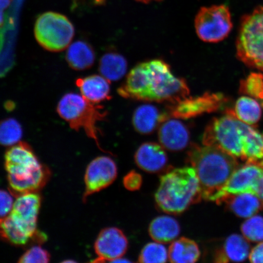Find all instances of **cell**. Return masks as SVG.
Here are the masks:
<instances>
[{
    "mask_svg": "<svg viewBox=\"0 0 263 263\" xmlns=\"http://www.w3.org/2000/svg\"><path fill=\"white\" fill-rule=\"evenodd\" d=\"M241 232L243 236L249 241H263V218L253 216L242 223Z\"/></svg>",
    "mask_w": 263,
    "mask_h": 263,
    "instance_id": "f1b7e54d",
    "label": "cell"
},
{
    "mask_svg": "<svg viewBox=\"0 0 263 263\" xmlns=\"http://www.w3.org/2000/svg\"><path fill=\"white\" fill-rule=\"evenodd\" d=\"M225 203L236 216L249 218L263 210V202L254 194L242 193L228 195L221 200L219 204Z\"/></svg>",
    "mask_w": 263,
    "mask_h": 263,
    "instance_id": "d6986e66",
    "label": "cell"
},
{
    "mask_svg": "<svg viewBox=\"0 0 263 263\" xmlns=\"http://www.w3.org/2000/svg\"><path fill=\"white\" fill-rule=\"evenodd\" d=\"M118 93L131 100L173 104L190 97V91L186 81L175 77L168 64L154 59L132 69Z\"/></svg>",
    "mask_w": 263,
    "mask_h": 263,
    "instance_id": "6da1fadb",
    "label": "cell"
},
{
    "mask_svg": "<svg viewBox=\"0 0 263 263\" xmlns=\"http://www.w3.org/2000/svg\"><path fill=\"white\" fill-rule=\"evenodd\" d=\"M58 112L62 119L75 130L83 129L88 137L94 140L99 149H102L99 140L97 123L107 117L103 107L92 103L83 96L70 93L64 95L58 104Z\"/></svg>",
    "mask_w": 263,
    "mask_h": 263,
    "instance_id": "8992f818",
    "label": "cell"
},
{
    "mask_svg": "<svg viewBox=\"0 0 263 263\" xmlns=\"http://www.w3.org/2000/svg\"><path fill=\"white\" fill-rule=\"evenodd\" d=\"M117 174V164L110 157L100 156L92 160L85 171L83 202L92 195L110 186L116 179Z\"/></svg>",
    "mask_w": 263,
    "mask_h": 263,
    "instance_id": "4fadbf2b",
    "label": "cell"
},
{
    "mask_svg": "<svg viewBox=\"0 0 263 263\" xmlns=\"http://www.w3.org/2000/svg\"><path fill=\"white\" fill-rule=\"evenodd\" d=\"M262 108H263V106H262Z\"/></svg>",
    "mask_w": 263,
    "mask_h": 263,
    "instance_id": "d590c367",
    "label": "cell"
},
{
    "mask_svg": "<svg viewBox=\"0 0 263 263\" xmlns=\"http://www.w3.org/2000/svg\"><path fill=\"white\" fill-rule=\"evenodd\" d=\"M50 254L41 246H34L26 251L18 262L21 263H47L50 261Z\"/></svg>",
    "mask_w": 263,
    "mask_h": 263,
    "instance_id": "f546056e",
    "label": "cell"
},
{
    "mask_svg": "<svg viewBox=\"0 0 263 263\" xmlns=\"http://www.w3.org/2000/svg\"><path fill=\"white\" fill-rule=\"evenodd\" d=\"M202 199L201 188L193 167L171 170L160 177L155 200L163 212L177 215Z\"/></svg>",
    "mask_w": 263,
    "mask_h": 263,
    "instance_id": "5b68a950",
    "label": "cell"
},
{
    "mask_svg": "<svg viewBox=\"0 0 263 263\" xmlns=\"http://www.w3.org/2000/svg\"><path fill=\"white\" fill-rule=\"evenodd\" d=\"M195 26L197 36L203 42L218 43L224 40L233 27L228 6L213 5L200 8L195 17Z\"/></svg>",
    "mask_w": 263,
    "mask_h": 263,
    "instance_id": "9c48e42d",
    "label": "cell"
},
{
    "mask_svg": "<svg viewBox=\"0 0 263 263\" xmlns=\"http://www.w3.org/2000/svg\"><path fill=\"white\" fill-rule=\"evenodd\" d=\"M9 192L16 197L39 192L47 185L51 172L39 161L28 143L20 141L9 148L5 156Z\"/></svg>",
    "mask_w": 263,
    "mask_h": 263,
    "instance_id": "277c9868",
    "label": "cell"
},
{
    "mask_svg": "<svg viewBox=\"0 0 263 263\" xmlns=\"http://www.w3.org/2000/svg\"><path fill=\"white\" fill-rule=\"evenodd\" d=\"M168 112L162 111L157 107L151 104H143L135 110L133 116L134 129L141 134L153 133L170 118Z\"/></svg>",
    "mask_w": 263,
    "mask_h": 263,
    "instance_id": "e0dca14e",
    "label": "cell"
},
{
    "mask_svg": "<svg viewBox=\"0 0 263 263\" xmlns=\"http://www.w3.org/2000/svg\"><path fill=\"white\" fill-rule=\"evenodd\" d=\"M135 1L143 3H144V4H147V3H149L153 2L160 1V0H135Z\"/></svg>",
    "mask_w": 263,
    "mask_h": 263,
    "instance_id": "e575fe53",
    "label": "cell"
},
{
    "mask_svg": "<svg viewBox=\"0 0 263 263\" xmlns=\"http://www.w3.org/2000/svg\"><path fill=\"white\" fill-rule=\"evenodd\" d=\"M187 162L195 169L203 199L216 201L240 163L236 158L220 148L194 144L187 154Z\"/></svg>",
    "mask_w": 263,
    "mask_h": 263,
    "instance_id": "3957f363",
    "label": "cell"
},
{
    "mask_svg": "<svg viewBox=\"0 0 263 263\" xmlns=\"http://www.w3.org/2000/svg\"><path fill=\"white\" fill-rule=\"evenodd\" d=\"M127 62L122 55L109 52L101 58L99 70L103 77L108 81H117L126 73Z\"/></svg>",
    "mask_w": 263,
    "mask_h": 263,
    "instance_id": "d4e9b609",
    "label": "cell"
},
{
    "mask_svg": "<svg viewBox=\"0 0 263 263\" xmlns=\"http://www.w3.org/2000/svg\"><path fill=\"white\" fill-rule=\"evenodd\" d=\"M251 246L244 236L233 234L229 236L222 248L215 256V261L219 263L242 262L249 257Z\"/></svg>",
    "mask_w": 263,
    "mask_h": 263,
    "instance_id": "ac0fdd59",
    "label": "cell"
},
{
    "mask_svg": "<svg viewBox=\"0 0 263 263\" xmlns=\"http://www.w3.org/2000/svg\"><path fill=\"white\" fill-rule=\"evenodd\" d=\"M202 144L218 147L243 162L263 161V132L239 120L232 109L207 125Z\"/></svg>",
    "mask_w": 263,
    "mask_h": 263,
    "instance_id": "7a4b0ae2",
    "label": "cell"
},
{
    "mask_svg": "<svg viewBox=\"0 0 263 263\" xmlns=\"http://www.w3.org/2000/svg\"><path fill=\"white\" fill-rule=\"evenodd\" d=\"M239 93L256 99L263 106V74L252 73L240 82Z\"/></svg>",
    "mask_w": 263,
    "mask_h": 263,
    "instance_id": "4316f807",
    "label": "cell"
},
{
    "mask_svg": "<svg viewBox=\"0 0 263 263\" xmlns=\"http://www.w3.org/2000/svg\"><path fill=\"white\" fill-rule=\"evenodd\" d=\"M250 261L254 263H263V241L253 248L249 256Z\"/></svg>",
    "mask_w": 263,
    "mask_h": 263,
    "instance_id": "836d02e7",
    "label": "cell"
},
{
    "mask_svg": "<svg viewBox=\"0 0 263 263\" xmlns=\"http://www.w3.org/2000/svg\"><path fill=\"white\" fill-rule=\"evenodd\" d=\"M127 238L120 229L108 228L102 230L95 242L97 257L93 262H118L127 251Z\"/></svg>",
    "mask_w": 263,
    "mask_h": 263,
    "instance_id": "5bb4252c",
    "label": "cell"
},
{
    "mask_svg": "<svg viewBox=\"0 0 263 263\" xmlns=\"http://www.w3.org/2000/svg\"><path fill=\"white\" fill-rule=\"evenodd\" d=\"M110 81L99 75H91L77 81L82 96L94 104L110 100Z\"/></svg>",
    "mask_w": 263,
    "mask_h": 263,
    "instance_id": "ffe728a7",
    "label": "cell"
},
{
    "mask_svg": "<svg viewBox=\"0 0 263 263\" xmlns=\"http://www.w3.org/2000/svg\"><path fill=\"white\" fill-rule=\"evenodd\" d=\"M200 252L193 240L185 237L174 240L168 249L169 261L174 263H193L199 260Z\"/></svg>",
    "mask_w": 263,
    "mask_h": 263,
    "instance_id": "7402d4cb",
    "label": "cell"
},
{
    "mask_svg": "<svg viewBox=\"0 0 263 263\" xmlns=\"http://www.w3.org/2000/svg\"><path fill=\"white\" fill-rule=\"evenodd\" d=\"M262 106L256 99L243 95L236 101L233 115L242 122L255 126L259 123L262 115Z\"/></svg>",
    "mask_w": 263,
    "mask_h": 263,
    "instance_id": "cb8c5ba5",
    "label": "cell"
},
{
    "mask_svg": "<svg viewBox=\"0 0 263 263\" xmlns=\"http://www.w3.org/2000/svg\"><path fill=\"white\" fill-rule=\"evenodd\" d=\"M135 161L144 172L155 173L165 167L167 157L164 148L156 143H145L140 146L135 155Z\"/></svg>",
    "mask_w": 263,
    "mask_h": 263,
    "instance_id": "2e32d148",
    "label": "cell"
},
{
    "mask_svg": "<svg viewBox=\"0 0 263 263\" xmlns=\"http://www.w3.org/2000/svg\"><path fill=\"white\" fill-rule=\"evenodd\" d=\"M236 48L240 61L250 68L263 71V6L243 16Z\"/></svg>",
    "mask_w": 263,
    "mask_h": 263,
    "instance_id": "52a82bcc",
    "label": "cell"
},
{
    "mask_svg": "<svg viewBox=\"0 0 263 263\" xmlns=\"http://www.w3.org/2000/svg\"><path fill=\"white\" fill-rule=\"evenodd\" d=\"M34 34L42 47L49 51L64 50L74 35L73 24L65 16L48 12L39 16L35 22Z\"/></svg>",
    "mask_w": 263,
    "mask_h": 263,
    "instance_id": "ba28073f",
    "label": "cell"
},
{
    "mask_svg": "<svg viewBox=\"0 0 263 263\" xmlns=\"http://www.w3.org/2000/svg\"><path fill=\"white\" fill-rule=\"evenodd\" d=\"M23 130L21 124L14 118L0 121V144L12 146L21 141Z\"/></svg>",
    "mask_w": 263,
    "mask_h": 263,
    "instance_id": "484cf974",
    "label": "cell"
},
{
    "mask_svg": "<svg viewBox=\"0 0 263 263\" xmlns=\"http://www.w3.org/2000/svg\"><path fill=\"white\" fill-rule=\"evenodd\" d=\"M14 196L10 192L0 190V219L5 218L11 213L15 201Z\"/></svg>",
    "mask_w": 263,
    "mask_h": 263,
    "instance_id": "4dcf8cb0",
    "label": "cell"
},
{
    "mask_svg": "<svg viewBox=\"0 0 263 263\" xmlns=\"http://www.w3.org/2000/svg\"><path fill=\"white\" fill-rule=\"evenodd\" d=\"M242 193L254 194L263 202V161L240 164L217 197L215 202L228 195Z\"/></svg>",
    "mask_w": 263,
    "mask_h": 263,
    "instance_id": "30bf717a",
    "label": "cell"
},
{
    "mask_svg": "<svg viewBox=\"0 0 263 263\" xmlns=\"http://www.w3.org/2000/svg\"><path fill=\"white\" fill-rule=\"evenodd\" d=\"M221 93L206 92L200 96L189 97L168 107L170 116L176 119L188 120L205 114L218 111L228 101Z\"/></svg>",
    "mask_w": 263,
    "mask_h": 263,
    "instance_id": "8fae6325",
    "label": "cell"
},
{
    "mask_svg": "<svg viewBox=\"0 0 263 263\" xmlns=\"http://www.w3.org/2000/svg\"><path fill=\"white\" fill-rule=\"evenodd\" d=\"M11 3V0H0V30L8 20V10Z\"/></svg>",
    "mask_w": 263,
    "mask_h": 263,
    "instance_id": "d6a6232c",
    "label": "cell"
},
{
    "mask_svg": "<svg viewBox=\"0 0 263 263\" xmlns=\"http://www.w3.org/2000/svg\"><path fill=\"white\" fill-rule=\"evenodd\" d=\"M41 204L42 198L38 192L22 194L16 197L8 218L22 231L35 235L38 233L37 220Z\"/></svg>",
    "mask_w": 263,
    "mask_h": 263,
    "instance_id": "7c38bea8",
    "label": "cell"
},
{
    "mask_svg": "<svg viewBox=\"0 0 263 263\" xmlns=\"http://www.w3.org/2000/svg\"><path fill=\"white\" fill-rule=\"evenodd\" d=\"M66 59L72 68L84 70L93 65L95 54L93 49L86 42L77 41L69 47Z\"/></svg>",
    "mask_w": 263,
    "mask_h": 263,
    "instance_id": "603a6c76",
    "label": "cell"
},
{
    "mask_svg": "<svg viewBox=\"0 0 263 263\" xmlns=\"http://www.w3.org/2000/svg\"><path fill=\"white\" fill-rule=\"evenodd\" d=\"M161 145L172 151H179L189 143L190 134L186 127L177 120L167 119L161 124L159 133Z\"/></svg>",
    "mask_w": 263,
    "mask_h": 263,
    "instance_id": "9a60e30c",
    "label": "cell"
},
{
    "mask_svg": "<svg viewBox=\"0 0 263 263\" xmlns=\"http://www.w3.org/2000/svg\"><path fill=\"white\" fill-rule=\"evenodd\" d=\"M123 183L127 190L136 191L140 188L142 184V177L140 174L133 171L124 177Z\"/></svg>",
    "mask_w": 263,
    "mask_h": 263,
    "instance_id": "1f68e13d",
    "label": "cell"
},
{
    "mask_svg": "<svg viewBox=\"0 0 263 263\" xmlns=\"http://www.w3.org/2000/svg\"><path fill=\"white\" fill-rule=\"evenodd\" d=\"M168 260V250L163 243L156 241L144 246L139 256V261L143 263H163Z\"/></svg>",
    "mask_w": 263,
    "mask_h": 263,
    "instance_id": "83f0119b",
    "label": "cell"
},
{
    "mask_svg": "<svg viewBox=\"0 0 263 263\" xmlns=\"http://www.w3.org/2000/svg\"><path fill=\"white\" fill-rule=\"evenodd\" d=\"M179 223L172 217L160 216L151 222L149 234L154 241L163 243L173 242L180 234Z\"/></svg>",
    "mask_w": 263,
    "mask_h": 263,
    "instance_id": "44dd1931",
    "label": "cell"
}]
</instances>
